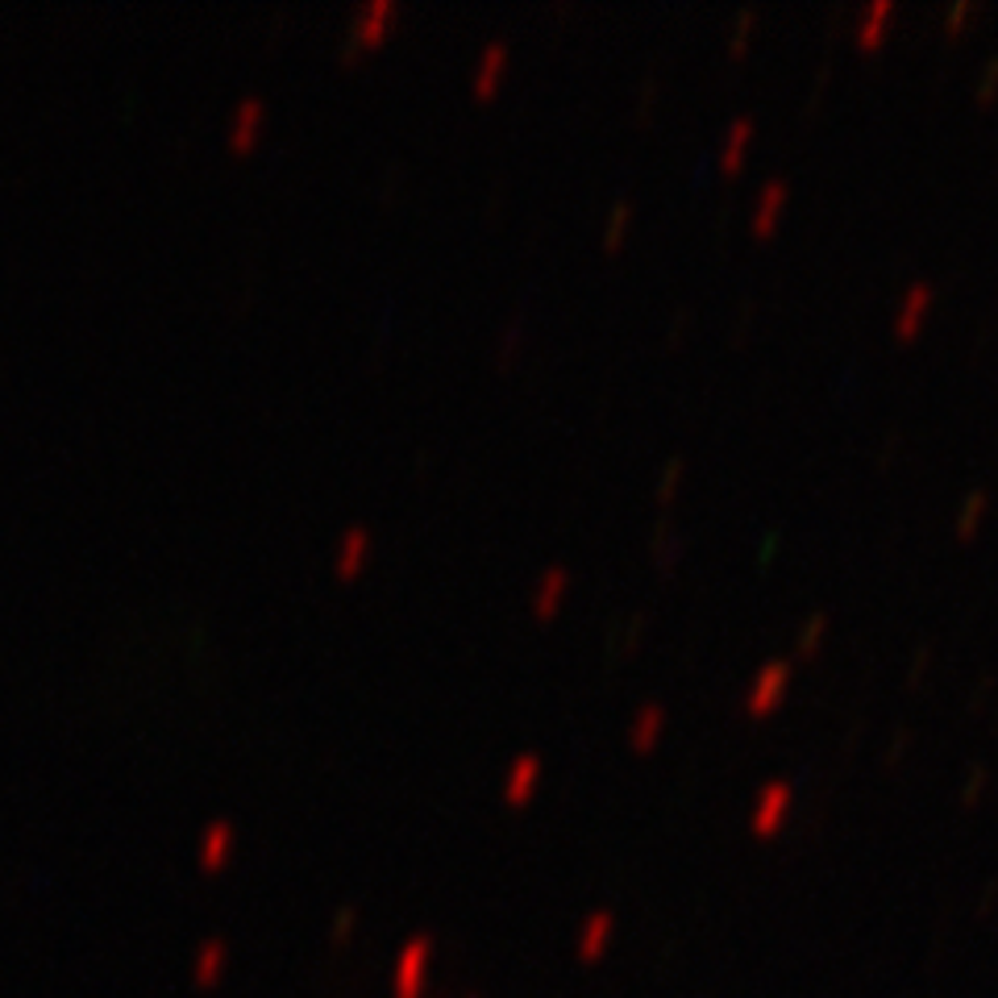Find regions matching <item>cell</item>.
Masks as SVG:
<instances>
[{
	"label": "cell",
	"instance_id": "obj_2",
	"mask_svg": "<svg viewBox=\"0 0 998 998\" xmlns=\"http://www.w3.org/2000/svg\"><path fill=\"white\" fill-rule=\"evenodd\" d=\"M787 196H791V188L782 184V179H775V184H766L758 196V205H753V233H770L778 225V217H782V208H787Z\"/></svg>",
	"mask_w": 998,
	"mask_h": 998
},
{
	"label": "cell",
	"instance_id": "obj_10",
	"mask_svg": "<svg viewBox=\"0 0 998 998\" xmlns=\"http://www.w3.org/2000/svg\"><path fill=\"white\" fill-rule=\"evenodd\" d=\"M628 221H633V205H628V200H620V205L612 208V217H607V229H603V246H607V250H616L620 241H624Z\"/></svg>",
	"mask_w": 998,
	"mask_h": 998
},
{
	"label": "cell",
	"instance_id": "obj_9",
	"mask_svg": "<svg viewBox=\"0 0 998 998\" xmlns=\"http://www.w3.org/2000/svg\"><path fill=\"white\" fill-rule=\"evenodd\" d=\"M891 13H895V4H891V0H879V4H870V13L861 18V30H857V38L865 42V46H874V42H879V38H882V21L891 18Z\"/></svg>",
	"mask_w": 998,
	"mask_h": 998
},
{
	"label": "cell",
	"instance_id": "obj_4",
	"mask_svg": "<svg viewBox=\"0 0 998 998\" xmlns=\"http://www.w3.org/2000/svg\"><path fill=\"white\" fill-rule=\"evenodd\" d=\"M662 728H666V707L645 704L637 711L633 728H628V740H633V749H654V740L662 737Z\"/></svg>",
	"mask_w": 998,
	"mask_h": 998
},
{
	"label": "cell",
	"instance_id": "obj_6",
	"mask_svg": "<svg viewBox=\"0 0 998 998\" xmlns=\"http://www.w3.org/2000/svg\"><path fill=\"white\" fill-rule=\"evenodd\" d=\"M791 808V787L787 782H775V787H766L761 791V803H758V815H753V824L758 828H775L782 820V811Z\"/></svg>",
	"mask_w": 998,
	"mask_h": 998
},
{
	"label": "cell",
	"instance_id": "obj_3",
	"mask_svg": "<svg viewBox=\"0 0 998 998\" xmlns=\"http://www.w3.org/2000/svg\"><path fill=\"white\" fill-rule=\"evenodd\" d=\"M928 309H932V283H915L912 292H907V300L898 304V316H895V333H898V337H912Z\"/></svg>",
	"mask_w": 998,
	"mask_h": 998
},
{
	"label": "cell",
	"instance_id": "obj_15",
	"mask_svg": "<svg viewBox=\"0 0 998 998\" xmlns=\"http://www.w3.org/2000/svg\"><path fill=\"white\" fill-rule=\"evenodd\" d=\"M678 475H683V462H670V466H666V475H662V487H657V496L670 499V496H674V487H678Z\"/></svg>",
	"mask_w": 998,
	"mask_h": 998
},
{
	"label": "cell",
	"instance_id": "obj_13",
	"mask_svg": "<svg viewBox=\"0 0 998 998\" xmlns=\"http://www.w3.org/2000/svg\"><path fill=\"white\" fill-rule=\"evenodd\" d=\"M981 512H986V496H969L965 499V508H961V517H957V533L961 537H969L974 533V529H978V520H981Z\"/></svg>",
	"mask_w": 998,
	"mask_h": 998
},
{
	"label": "cell",
	"instance_id": "obj_12",
	"mask_svg": "<svg viewBox=\"0 0 998 998\" xmlns=\"http://www.w3.org/2000/svg\"><path fill=\"white\" fill-rule=\"evenodd\" d=\"M537 775H541V761H537V758H520L517 770H512V778H508V794H512V799H520V794H524L537 782Z\"/></svg>",
	"mask_w": 998,
	"mask_h": 998
},
{
	"label": "cell",
	"instance_id": "obj_1",
	"mask_svg": "<svg viewBox=\"0 0 998 998\" xmlns=\"http://www.w3.org/2000/svg\"><path fill=\"white\" fill-rule=\"evenodd\" d=\"M787 687H791V666H787V662H770V666L758 674V683L749 687V699H745V707L761 716V711H770V707L782 699V690H787Z\"/></svg>",
	"mask_w": 998,
	"mask_h": 998
},
{
	"label": "cell",
	"instance_id": "obj_5",
	"mask_svg": "<svg viewBox=\"0 0 998 998\" xmlns=\"http://www.w3.org/2000/svg\"><path fill=\"white\" fill-rule=\"evenodd\" d=\"M749 138H753V121H749V117L732 121V129H728V138H724V150H720V167H724V171H737L740 163H745Z\"/></svg>",
	"mask_w": 998,
	"mask_h": 998
},
{
	"label": "cell",
	"instance_id": "obj_8",
	"mask_svg": "<svg viewBox=\"0 0 998 998\" xmlns=\"http://www.w3.org/2000/svg\"><path fill=\"white\" fill-rule=\"evenodd\" d=\"M503 63H508V46H503V42H491V46L482 51L479 75H475V92H491V84L503 75Z\"/></svg>",
	"mask_w": 998,
	"mask_h": 998
},
{
	"label": "cell",
	"instance_id": "obj_7",
	"mask_svg": "<svg viewBox=\"0 0 998 998\" xmlns=\"http://www.w3.org/2000/svg\"><path fill=\"white\" fill-rule=\"evenodd\" d=\"M566 586H570L566 570H550V574L541 579V586H537V595H533V612H537V616H550L553 607L562 603V595H566Z\"/></svg>",
	"mask_w": 998,
	"mask_h": 998
},
{
	"label": "cell",
	"instance_id": "obj_11",
	"mask_svg": "<svg viewBox=\"0 0 998 998\" xmlns=\"http://www.w3.org/2000/svg\"><path fill=\"white\" fill-rule=\"evenodd\" d=\"M828 633V616H811L808 624H803V633H799V641H794V654L799 657H811L815 649H820V641H824Z\"/></svg>",
	"mask_w": 998,
	"mask_h": 998
},
{
	"label": "cell",
	"instance_id": "obj_14",
	"mask_svg": "<svg viewBox=\"0 0 998 998\" xmlns=\"http://www.w3.org/2000/svg\"><path fill=\"white\" fill-rule=\"evenodd\" d=\"M753 21H758V13H753V9H745V13L737 18V30H732V38H728L732 54H745V46H749V34H753Z\"/></svg>",
	"mask_w": 998,
	"mask_h": 998
},
{
	"label": "cell",
	"instance_id": "obj_16",
	"mask_svg": "<svg viewBox=\"0 0 998 998\" xmlns=\"http://www.w3.org/2000/svg\"><path fill=\"white\" fill-rule=\"evenodd\" d=\"M995 84H998V59H990V63H986V80H981V87H978L981 101H990V87Z\"/></svg>",
	"mask_w": 998,
	"mask_h": 998
},
{
	"label": "cell",
	"instance_id": "obj_17",
	"mask_svg": "<svg viewBox=\"0 0 998 998\" xmlns=\"http://www.w3.org/2000/svg\"><path fill=\"white\" fill-rule=\"evenodd\" d=\"M969 13H974V4H969V0H957V4H953V13H948V30H957Z\"/></svg>",
	"mask_w": 998,
	"mask_h": 998
}]
</instances>
